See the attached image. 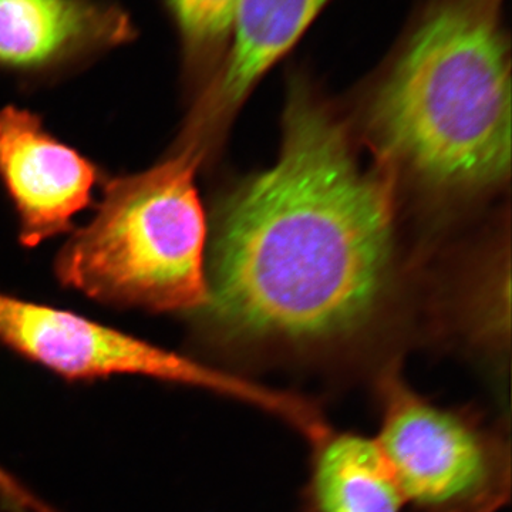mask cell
Listing matches in <instances>:
<instances>
[{"label": "cell", "mask_w": 512, "mask_h": 512, "mask_svg": "<svg viewBox=\"0 0 512 512\" xmlns=\"http://www.w3.org/2000/svg\"><path fill=\"white\" fill-rule=\"evenodd\" d=\"M399 194L305 72L278 160L232 188L208 234L201 332L222 348L320 355L383 325L402 282Z\"/></svg>", "instance_id": "cell-1"}, {"label": "cell", "mask_w": 512, "mask_h": 512, "mask_svg": "<svg viewBox=\"0 0 512 512\" xmlns=\"http://www.w3.org/2000/svg\"><path fill=\"white\" fill-rule=\"evenodd\" d=\"M376 163L433 210H463L510 180L511 39L505 0H421L367 84Z\"/></svg>", "instance_id": "cell-2"}, {"label": "cell", "mask_w": 512, "mask_h": 512, "mask_svg": "<svg viewBox=\"0 0 512 512\" xmlns=\"http://www.w3.org/2000/svg\"><path fill=\"white\" fill-rule=\"evenodd\" d=\"M202 158L175 148L104 185L92 220L56 258L60 284L116 308L194 316L208 299Z\"/></svg>", "instance_id": "cell-3"}, {"label": "cell", "mask_w": 512, "mask_h": 512, "mask_svg": "<svg viewBox=\"0 0 512 512\" xmlns=\"http://www.w3.org/2000/svg\"><path fill=\"white\" fill-rule=\"evenodd\" d=\"M0 343L67 382L144 377L244 400L291 423L303 412L301 397L229 375L79 313L3 292Z\"/></svg>", "instance_id": "cell-4"}, {"label": "cell", "mask_w": 512, "mask_h": 512, "mask_svg": "<svg viewBox=\"0 0 512 512\" xmlns=\"http://www.w3.org/2000/svg\"><path fill=\"white\" fill-rule=\"evenodd\" d=\"M379 387L376 441L404 500L427 512H493L507 500L510 463L498 437L421 399L396 366L384 370Z\"/></svg>", "instance_id": "cell-5"}, {"label": "cell", "mask_w": 512, "mask_h": 512, "mask_svg": "<svg viewBox=\"0 0 512 512\" xmlns=\"http://www.w3.org/2000/svg\"><path fill=\"white\" fill-rule=\"evenodd\" d=\"M332 0H239L224 59L195 96L174 147L214 156L266 74L298 46Z\"/></svg>", "instance_id": "cell-6"}, {"label": "cell", "mask_w": 512, "mask_h": 512, "mask_svg": "<svg viewBox=\"0 0 512 512\" xmlns=\"http://www.w3.org/2000/svg\"><path fill=\"white\" fill-rule=\"evenodd\" d=\"M0 181L18 215L20 242L35 248L72 231L93 202L100 171L37 114L8 106L0 110Z\"/></svg>", "instance_id": "cell-7"}, {"label": "cell", "mask_w": 512, "mask_h": 512, "mask_svg": "<svg viewBox=\"0 0 512 512\" xmlns=\"http://www.w3.org/2000/svg\"><path fill=\"white\" fill-rule=\"evenodd\" d=\"M134 35L123 10L96 0H0V67L42 72L123 45Z\"/></svg>", "instance_id": "cell-8"}, {"label": "cell", "mask_w": 512, "mask_h": 512, "mask_svg": "<svg viewBox=\"0 0 512 512\" xmlns=\"http://www.w3.org/2000/svg\"><path fill=\"white\" fill-rule=\"evenodd\" d=\"M319 512H399L404 497L376 440L330 434L313 474Z\"/></svg>", "instance_id": "cell-9"}, {"label": "cell", "mask_w": 512, "mask_h": 512, "mask_svg": "<svg viewBox=\"0 0 512 512\" xmlns=\"http://www.w3.org/2000/svg\"><path fill=\"white\" fill-rule=\"evenodd\" d=\"M180 36L184 80L195 96L227 52L239 0H167Z\"/></svg>", "instance_id": "cell-10"}, {"label": "cell", "mask_w": 512, "mask_h": 512, "mask_svg": "<svg viewBox=\"0 0 512 512\" xmlns=\"http://www.w3.org/2000/svg\"><path fill=\"white\" fill-rule=\"evenodd\" d=\"M2 507L5 508V511H8V512H25V511L19 510V508L15 507V505L3 504Z\"/></svg>", "instance_id": "cell-11"}]
</instances>
